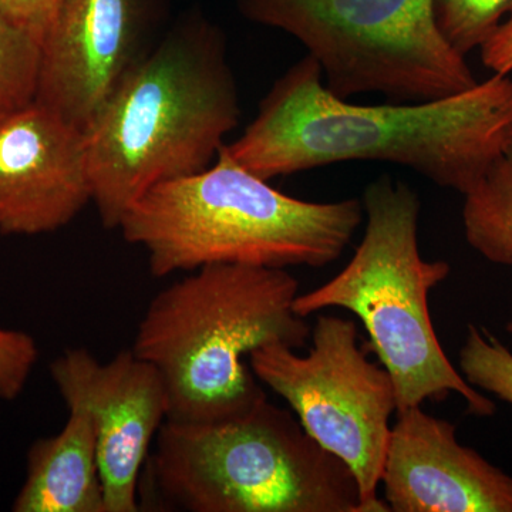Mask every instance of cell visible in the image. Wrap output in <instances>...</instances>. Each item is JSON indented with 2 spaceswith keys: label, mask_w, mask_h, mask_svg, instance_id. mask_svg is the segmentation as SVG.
I'll use <instances>...</instances> for the list:
<instances>
[{
  "label": "cell",
  "mask_w": 512,
  "mask_h": 512,
  "mask_svg": "<svg viewBox=\"0 0 512 512\" xmlns=\"http://www.w3.org/2000/svg\"><path fill=\"white\" fill-rule=\"evenodd\" d=\"M512 144V79L494 74L467 92L421 103L355 104L323 83L303 56L225 144L238 164L271 181L346 161L403 165L466 195Z\"/></svg>",
  "instance_id": "obj_1"
},
{
  "label": "cell",
  "mask_w": 512,
  "mask_h": 512,
  "mask_svg": "<svg viewBox=\"0 0 512 512\" xmlns=\"http://www.w3.org/2000/svg\"><path fill=\"white\" fill-rule=\"evenodd\" d=\"M242 116L224 30L184 12L111 93L86 131L101 224L119 229L151 188L210 167Z\"/></svg>",
  "instance_id": "obj_2"
},
{
  "label": "cell",
  "mask_w": 512,
  "mask_h": 512,
  "mask_svg": "<svg viewBox=\"0 0 512 512\" xmlns=\"http://www.w3.org/2000/svg\"><path fill=\"white\" fill-rule=\"evenodd\" d=\"M154 296L134 338V355L163 376L168 420L234 419L268 399L245 363L256 349H301L311 338L293 308L299 282L288 269L212 264Z\"/></svg>",
  "instance_id": "obj_3"
},
{
  "label": "cell",
  "mask_w": 512,
  "mask_h": 512,
  "mask_svg": "<svg viewBox=\"0 0 512 512\" xmlns=\"http://www.w3.org/2000/svg\"><path fill=\"white\" fill-rule=\"evenodd\" d=\"M225 144L210 167L156 185L121 220L151 275L212 264L323 268L339 259L365 218L362 201L293 198L238 164Z\"/></svg>",
  "instance_id": "obj_4"
},
{
  "label": "cell",
  "mask_w": 512,
  "mask_h": 512,
  "mask_svg": "<svg viewBox=\"0 0 512 512\" xmlns=\"http://www.w3.org/2000/svg\"><path fill=\"white\" fill-rule=\"evenodd\" d=\"M138 498L160 511L360 512L350 468L268 399L234 419L165 420Z\"/></svg>",
  "instance_id": "obj_5"
},
{
  "label": "cell",
  "mask_w": 512,
  "mask_h": 512,
  "mask_svg": "<svg viewBox=\"0 0 512 512\" xmlns=\"http://www.w3.org/2000/svg\"><path fill=\"white\" fill-rule=\"evenodd\" d=\"M362 205L365 235L352 259L326 284L299 293L295 312L308 318L340 308L356 315L392 377L397 412L457 393L474 416H494L493 400L451 365L431 322L429 293L451 268L421 256L419 195L404 181L382 175L367 185Z\"/></svg>",
  "instance_id": "obj_6"
},
{
  "label": "cell",
  "mask_w": 512,
  "mask_h": 512,
  "mask_svg": "<svg viewBox=\"0 0 512 512\" xmlns=\"http://www.w3.org/2000/svg\"><path fill=\"white\" fill-rule=\"evenodd\" d=\"M249 22L288 33L318 62L330 92L348 100L383 94L421 103L467 92L478 83L466 57L451 49L433 0H237Z\"/></svg>",
  "instance_id": "obj_7"
},
{
  "label": "cell",
  "mask_w": 512,
  "mask_h": 512,
  "mask_svg": "<svg viewBox=\"0 0 512 512\" xmlns=\"http://www.w3.org/2000/svg\"><path fill=\"white\" fill-rule=\"evenodd\" d=\"M311 336L306 356L269 345L249 355V366L291 406L303 430L350 468L360 512H390L377 488L397 412L392 377L367 359L353 320L319 315Z\"/></svg>",
  "instance_id": "obj_8"
},
{
  "label": "cell",
  "mask_w": 512,
  "mask_h": 512,
  "mask_svg": "<svg viewBox=\"0 0 512 512\" xmlns=\"http://www.w3.org/2000/svg\"><path fill=\"white\" fill-rule=\"evenodd\" d=\"M170 0H63L40 47L37 103L86 133L163 36Z\"/></svg>",
  "instance_id": "obj_9"
},
{
  "label": "cell",
  "mask_w": 512,
  "mask_h": 512,
  "mask_svg": "<svg viewBox=\"0 0 512 512\" xmlns=\"http://www.w3.org/2000/svg\"><path fill=\"white\" fill-rule=\"evenodd\" d=\"M50 375L66 400L92 416L106 512H138V485L158 430L168 417L163 376L133 350L100 363L90 350H64Z\"/></svg>",
  "instance_id": "obj_10"
},
{
  "label": "cell",
  "mask_w": 512,
  "mask_h": 512,
  "mask_svg": "<svg viewBox=\"0 0 512 512\" xmlns=\"http://www.w3.org/2000/svg\"><path fill=\"white\" fill-rule=\"evenodd\" d=\"M89 202L84 131L37 101L0 123V234H50Z\"/></svg>",
  "instance_id": "obj_11"
},
{
  "label": "cell",
  "mask_w": 512,
  "mask_h": 512,
  "mask_svg": "<svg viewBox=\"0 0 512 512\" xmlns=\"http://www.w3.org/2000/svg\"><path fill=\"white\" fill-rule=\"evenodd\" d=\"M384 456V501L393 512H512V477L457 429L421 406L397 412Z\"/></svg>",
  "instance_id": "obj_12"
},
{
  "label": "cell",
  "mask_w": 512,
  "mask_h": 512,
  "mask_svg": "<svg viewBox=\"0 0 512 512\" xmlns=\"http://www.w3.org/2000/svg\"><path fill=\"white\" fill-rule=\"evenodd\" d=\"M64 403L69 419L63 429L29 448L15 512H106L92 416L79 400Z\"/></svg>",
  "instance_id": "obj_13"
},
{
  "label": "cell",
  "mask_w": 512,
  "mask_h": 512,
  "mask_svg": "<svg viewBox=\"0 0 512 512\" xmlns=\"http://www.w3.org/2000/svg\"><path fill=\"white\" fill-rule=\"evenodd\" d=\"M463 224L471 248L497 265H512V144L468 194ZM512 335V318L507 323Z\"/></svg>",
  "instance_id": "obj_14"
},
{
  "label": "cell",
  "mask_w": 512,
  "mask_h": 512,
  "mask_svg": "<svg viewBox=\"0 0 512 512\" xmlns=\"http://www.w3.org/2000/svg\"><path fill=\"white\" fill-rule=\"evenodd\" d=\"M39 40L0 16V123L36 99Z\"/></svg>",
  "instance_id": "obj_15"
},
{
  "label": "cell",
  "mask_w": 512,
  "mask_h": 512,
  "mask_svg": "<svg viewBox=\"0 0 512 512\" xmlns=\"http://www.w3.org/2000/svg\"><path fill=\"white\" fill-rule=\"evenodd\" d=\"M512 0H433V16L444 40L466 57L497 32Z\"/></svg>",
  "instance_id": "obj_16"
},
{
  "label": "cell",
  "mask_w": 512,
  "mask_h": 512,
  "mask_svg": "<svg viewBox=\"0 0 512 512\" xmlns=\"http://www.w3.org/2000/svg\"><path fill=\"white\" fill-rule=\"evenodd\" d=\"M460 369L471 386L493 393L512 406V353L493 333L467 326Z\"/></svg>",
  "instance_id": "obj_17"
},
{
  "label": "cell",
  "mask_w": 512,
  "mask_h": 512,
  "mask_svg": "<svg viewBox=\"0 0 512 512\" xmlns=\"http://www.w3.org/2000/svg\"><path fill=\"white\" fill-rule=\"evenodd\" d=\"M39 357L35 339L20 330L0 328V399H18Z\"/></svg>",
  "instance_id": "obj_18"
},
{
  "label": "cell",
  "mask_w": 512,
  "mask_h": 512,
  "mask_svg": "<svg viewBox=\"0 0 512 512\" xmlns=\"http://www.w3.org/2000/svg\"><path fill=\"white\" fill-rule=\"evenodd\" d=\"M63 0H0V16L42 45Z\"/></svg>",
  "instance_id": "obj_19"
},
{
  "label": "cell",
  "mask_w": 512,
  "mask_h": 512,
  "mask_svg": "<svg viewBox=\"0 0 512 512\" xmlns=\"http://www.w3.org/2000/svg\"><path fill=\"white\" fill-rule=\"evenodd\" d=\"M480 50L481 60L491 72L501 76H508L512 72V10Z\"/></svg>",
  "instance_id": "obj_20"
}]
</instances>
